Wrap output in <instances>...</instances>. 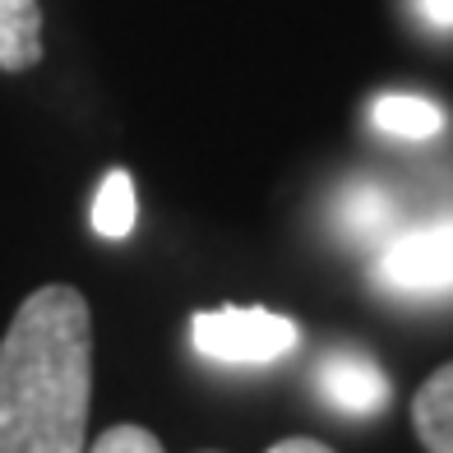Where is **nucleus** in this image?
Wrapping results in <instances>:
<instances>
[{"label": "nucleus", "instance_id": "11", "mask_svg": "<svg viewBox=\"0 0 453 453\" xmlns=\"http://www.w3.org/2000/svg\"><path fill=\"white\" fill-rule=\"evenodd\" d=\"M417 10H421L435 28H453V0H417Z\"/></svg>", "mask_w": 453, "mask_h": 453}, {"label": "nucleus", "instance_id": "4", "mask_svg": "<svg viewBox=\"0 0 453 453\" xmlns=\"http://www.w3.org/2000/svg\"><path fill=\"white\" fill-rule=\"evenodd\" d=\"M311 384L334 411L361 417V421L388 411V398H394V384H388V375L365 347H334V352H324L311 370Z\"/></svg>", "mask_w": 453, "mask_h": 453}, {"label": "nucleus", "instance_id": "1", "mask_svg": "<svg viewBox=\"0 0 453 453\" xmlns=\"http://www.w3.org/2000/svg\"><path fill=\"white\" fill-rule=\"evenodd\" d=\"M93 315L65 282L37 287L0 338V453H84Z\"/></svg>", "mask_w": 453, "mask_h": 453}, {"label": "nucleus", "instance_id": "12", "mask_svg": "<svg viewBox=\"0 0 453 453\" xmlns=\"http://www.w3.org/2000/svg\"><path fill=\"white\" fill-rule=\"evenodd\" d=\"M269 453H334V449L319 444V440H311V435H292V440H278Z\"/></svg>", "mask_w": 453, "mask_h": 453}, {"label": "nucleus", "instance_id": "9", "mask_svg": "<svg viewBox=\"0 0 453 453\" xmlns=\"http://www.w3.org/2000/svg\"><path fill=\"white\" fill-rule=\"evenodd\" d=\"M388 199L380 195V190H352L342 199V222H347V232L352 236H361V241H370L375 232H384V222H388Z\"/></svg>", "mask_w": 453, "mask_h": 453}, {"label": "nucleus", "instance_id": "2", "mask_svg": "<svg viewBox=\"0 0 453 453\" xmlns=\"http://www.w3.org/2000/svg\"><path fill=\"white\" fill-rule=\"evenodd\" d=\"M195 352L222 361V365H269L292 357L301 342V328L264 305H222V311H199L195 324Z\"/></svg>", "mask_w": 453, "mask_h": 453}, {"label": "nucleus", "instance_id": "7", "mask_svg": "<svg viewBox=\"0 0 453 453\" xmlns=\"http://www.w3.org/2000/svg\"><path fill=\"white\" fill-rule=\"evenodd\" d=\"M370 116H375V126L384 134H398V139H430V134L444 130V111L435 107V102L411 97V93L380 97L375 107H370Z\"/></svg>", "mask_w": 453, "mask_h": 453}, {"label": "nucleus", "instance_id": "5", "mask_svg": "<svg viewBox=\"0 0 453 453\" xmlns=\"http://www.w3.org/2000/svg\"><path fill=\"white\" fill-rule=\"evenodd\" d=\"M411 430L426 453H453V361L440 365L411 398Z\"/></svg>", "mask_w": 453, "mask_h": 453}, {"label": "nucleus", "instance_id": "6", "mask_svg": "<svg viewBox=\"0 0 453 453\" xmlns=\"http://www.w3.org/2000/svg\"><path fill=\"white\" fill-rule=\"evenodd\" d=\"M42 60L37 0H0V70H33Z\"/></svg>", "mask_w": 453, "mask_h": 453}, {"label": "nucleus", "instance_id": "8", "mask_svg": "<svg viewBox=\"0 0 453 453\" xmlns=\"http://www.w3.org/2000/svg\"><path fill=\"white\" fill-rule=\"evenodd\" d=\"M93 232L107 241H126L134 232V180L130 172H107L93 199Z\"/></svg>", "mask_w": 453, "mask_h": 453}, {"label": "nucleus", "instance_id": "10", "mask_svg": "<svg viewBox=\"0 0 453 453\" xmlns=\"http://www.w3.org/2000/svg\"><path fill=\"white\" fill-rule=\"evenodd\" d=\"M88 453H162V440L143 426H111L93 440Z\"/></svg>", "mask_w": 453, "mask_h": 453}, {"label": "nucleus", "instance_id": "3", "mask_svg": "<svg viewBox=\"0 0 453 453\" xmlns=\"http://www.w3.org/2000/svg\"><path fill=\"white\" fill-rule=\"evenodd\" d=\"M375 282L394 296H453V218L394 236L375 264Z\"/></svg>", "mask_w": 453, "mask_h": 453}]
</instances>
